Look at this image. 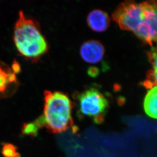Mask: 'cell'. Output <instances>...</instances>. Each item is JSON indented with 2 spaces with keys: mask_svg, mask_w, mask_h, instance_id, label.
<instances>
[{
  "mask_svg": "<svg viewBox=\"0 0 157 157\" xmlns=\"http://www.w3.org/2000/svg\"><path fill=\"white\" fill-rule=\"evenodd\" d=\"M157 8L156 1L124 2L114 11L113 19L121 28L133 32L151 45L157 41Z\"/></svg>",
  "mask_w": 157,
  "mask_h": 157,
  "instance_id": "obj_1",
  "label": "cell"
},
{
  "mask_svg": "<svg viewBox=\"0 0 157 157\" xmlns=\"http://www.w3.org/2000/svg\"><path fill=\"white\" fill-rule=\"evenodd\" d=\"M42 116L36 121L40 127L44 126L53 133H60L73 125L71 116L72 105L68 97L59 92H44Z\"/></svg>",
  "mask_w": 157,
  "mask_h": 157,
  "instance_id": "obj_2",
  "label": "cell"
},
{
  "mask_svg": "<svg viewBox=\"0 0 157 157\" xmlns=\"http://www.w3.org/2000/svg\"><path fill=\"white\" fill-rule=\"evenodd\" d=\"M15 45L20 53L28 58H36L48 49L46 40L35 22L25 17L22 11L15 24L14 33Z\"/></svg>",
  "mask_w": 157,
  "mask_h": 157,
  "instance_id": "obj_3",
  "label": "cell"
},
{
  "mask_svg": "<svg viewBox=\"0 0 157 157\" xmlns=\"http://www.w3.org/2000/svg\"><path fill=\"white\" fill-rule=\"evenodd\" d=\"M78 99L82 114L92 117L95 123L99 124L103 122L108 101L101 92L90 88L80 94Z\"/></svg>",
  "mask_w": 157,
  "mask_h": 157,
  "instance_id": "obj_4",
  "label": "cell"
},
{
  "mask_svg": "<svg viewBox=\"0 0 157 157\" xmlns=\"http://www.w3.org/2000/svg\"><path fill=\"white\" fill-rule=\"evenodd\" d=\"M17 83L15 73L0 62V98L11 96L15 91Z\"/></svg>",
  "mask_w": 157,
  "mask_h": 157,
  "instance_id": "obj_5",
  "label": "cell"
},
{
  "mask_svg": "<svg viewBox=\"0 0 157 157\" xmlns=\"http://www.w3.org/2000/svg\"><path fill=\"white\" fill-rule=\"evenodd\" d=\"M80 52L82 58L86 62L96 63L102 59L104 48L100 42L90 40L82 45Z\"/></svg>",
  "mask_w": 157,
  "mask_h": 157,
  "instance_id": "obj_6",
  "label": "cell"
},
{
  "mask_svg": "<svg viewBox=\"0 0 157 157\" xmlns=\"http://www.w3.org/2000/svg\"><path fill=\"white\" fill-rule=\"evenodd\" d=\"M88 25L92 30L101 32L106 30L110 23L108 14L103 11L95 9L88 15L87 18Z\"/></svg>",
  "mask_w": 157,
  "mask_h": 157,
  "instance_id": "obj_7",
  "label": "cell"
},
{
  "mask_svg": "<svg viewBox=\"0 0 157 157\" xmlns=\"http://www.w3.org/2000/svg\"><path fill=\"white\" fill-rule=\"evenodd\" d=\"M157 86L152 87L148 90L144 100V110L149 117L157 119Z\"/></svg>",
  "mask_w": 157,
  "mask_h": 157,
  "instance_id": "obj_8",
  "label": "cell"
},
{
  "mask_svg": "<svg viewBox=\"0 0 157 157\" xmlns=\"http://www.w3.org/2000/svg\"><path fill=\"white\" fill-rule=\"evenodd\" d=\"M1 151L4 157H21V155L17 151V147L12 144H3Z\"/></svg>",
  "mask_w": 157,
  "mask_h": 157,
  "instance_id": "obj_9",
  "label": "cell"
},
{
  "mask_svg": "<svg viewBox=\"0 0 157 157\" xmlns=\"http://www.w3.org/2000/svg\"><path fill=\"white\" fill-rule=\"evenodd\" d=\"M40 127L36 122L24 124L22 127V133L25 135L35 136L38 133V131Z\"/></svg>",
  "mask_w": 157,
  "mask_h": 157,
  "instance_id": "obj_10",
  "label": "cell"
}]
</instances>
